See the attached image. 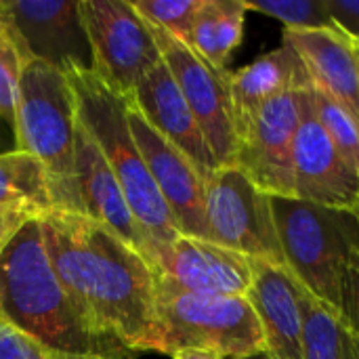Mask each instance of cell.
I'll use <instances>...</instances> for the list:
<instances>
[{
	"label": "cell",
	"mask_w": 359,
	"mask_h": 359,
	"mask_svg": "<svg viewBox=\"0 0 359 359\" xmlns=\"http://www.w3.org/2000/svg\"><path fill=\"white\" fill-rule=\"evenodd\" d=\"M294 198L359 212V172L322 128L313 109L311 88L303 90L301 124L294 139Z\"/></svg>",
	"instance_id": "8fae6325"
},
{
	"label": "cell",
	"mask_w": 359,
	"mask_h": 359,
	"mask_svg": "<svg viewBox=\"0 0 359 359\" xmlns=\"http://www.w3.org/2000/svg\"><path fill=\"white\" fill-rule=\"evenodd\" d=\"M160 57L170 69L183 99L198 120L219 166H233L238 135L229 95V69L219 72L200 59L187 44L149 23Z\"/></svg>",
	"instance_id": "30bf717a"
},
{
	"label": "cell",
	"mask_w": 359,
	"mask_h": 359,
	"mask_svg": "<svg viewBox=\"0 0 359 359\" xmlns=\"http://www.w3.org/2000/svg\"><path fill=\"white\" fill-rule=\"evenodd\" d=\"M130 4L145 21L166 29L189 46L194 17L202 0H133Z\"/></svg>",
	"instance_id": "484cf974"
},
{
	"label": "cell",
	"mask_w": 359,
	"mask_h": 359,
	"mask_svg": "<svg viewBox=\"0 0 359 359\" xmlns=\"http://www.w3.org/2000/svg\"><path fill=\"white\" fill-rule=\"evenodd\" d=\"M311 88L309 74L299 57V53L282 42L280 48L255 59L238 72H229V95L238 128L267 101L292 93Z\"/></svg>",
	"instance_id": "d6986e66"
},
{
	"label": "cell",
	"mask_w": 359,
	"mask_h": 359,
	"mask_svg": "<svg viewBox=\"0 0 359 359\" xmlns=\"http://www.w3.org/2000/svg\"><path fill=\"white\" fill-rule=\"evenodd\" d=\"M34 59L15 25L0 11V120L15 128V109L23 65Z\"/></svg>",
	"instance_id": "603a6c76"
},
{
	"label": "cell",
	"mask_w": 359,
	"mask_h": 359,
	"mask_svg": "<svg viewBox=\"0 0 359 359\" xmlns=\"http://www.w3.org/2000/svg\"><path fill=\"white\" fill-rule=\"evenodd\" d=\"M156 309L164 355L202 349L240 359L267 351L261 324L246 297L196 294L156 276Z\"/></svg>",
	"instance_id": "8992f818"
},
{
	"label": "cell",
	"mask_w": 359,
	"mask_h": 359,
	"mask_svg": "<svg viewBox=\"0 0 359 359\" xmlns=\"http://www.w3.org/2000/svg\"><path fill=\"white\" fill-rule=\"evenodd\" d=\"M303 90L267 101L240 128L233 166L269 198H294V139Z\"/></svg>",
	"instance_id": "9c48e42d"
},
{
	"label": "cell",
	"mask_w": 359,
	"mask_h": 359,
	"mask_svg": "<svg viewBox=\"0 0 359 359\" xmlns=\"http://www.w3.org/2000/svg\"><path fill=\"white\" fill-rule=\"evenodd\" d=\"M240 359H278L276 355H271L269 351H261V353H255V355H248V358H240Z\"/></svg>",
	"instance_id": "d6a6232c"
},
{
	"label": "cell",
	"mask_w": 359,
	"mask_h": 359,
	"mask_svg": "<svg viewBox=\"0 0 359 359\" xmlns=\"http://www.w3.org/2000/svg\"><path fill=\"white\" fill-rule=\"evenodd\" d=\"M93 53V72L120 97H128L162 57L147 21L126 0H80Z\"/></svg>",
	"instance_id": "ba28073f"
},
{
	"label": "cell",
	"mask_w": 359,
	"mask_h": 359,
	"mask_svg": "<svg viewBox=\"0 0 359 359\" xmlns=\"http://www.w3.org/2000/svg\"><path fill=\"white\" fill-rule=\"evenodd\" d=\"M246 13L244 0H202L194 17L189 48L210 67L227 72V63L244 38Z\"/></svg>",
	"instance_id": "ffe728a7"
},
{
	"label": "cell",
	"mask_w": 359,
	"mask_h": 359,
	"mask_svg": "<svg viewBox=\"0 0 359 359\" xmlns=\"http://www.w3.org/2000/svg\"><path fill=\"white\" fill-rule=\"evenodd\" d=\"M6 151H11V149H8V145H6V141L2 139V133H0V154H6Z\"/></svg>",
	"instance_id": "836d02e7"
},
{
	"label": "cell",
	"mask_w": 359,
	"mask_h": 359,
	"mask_svg": "<svg viewBox=\"0 0 359 359\" xmlns=\"http://www.w3.org/2000/svg\"><path fill=\"white\" fill-rule=\"evenodd\" d=\"M204 217L210 242L286 267L271 198L240 168L219 166L204 181Z\"/></svg>",
	"instance_id": "52a82bcc"
},
{
	"label": "cell",
	"mask_w": 359,
	"mask_h": 359,
	"mask_svg": "<svg viewBox=\"0 0 359 359\" xmlns=\"http://www.w3.org/2000/svg\"><path fill=\"white\" fill-rule=\"evenodd\" d=\"M0 208L29 221L55 210L46 172L34 156L19 149L0 154Z\"/></svg>",
	"instance_id": "44dd1931"
},
{
	"label": "cell",
	"mask_w": 359,
	"mask_h": 359,
	"mask_svg": "<svg viewBox=\"0 0 359 359\" xmlns=\"http://www.w3.org/2000/svg\"><path fill=\"white\" fill-rule=\"evenodd\" d=\"M284 263L297 282L339 313L341 286L351 257L359 250V212L271 198Z\"/></svg>",
	"instance_id": "5b68a950"
},
{
	"label": "cell",
	"mask_w": 359,
	"mask_h": 359,
	"mask_svg": "<svg viewBox=\"0 0 359 359\" xmlns=\"http://www.w3.org/2000/svg\"><path fill=\"white\" fill-rule=\"evenodd\" d=\"M124 99L147 120L156 133H160L170 145H175L194 162L204 181L219 168V162L198 120L194 118L170 69L162 59L143 74L135 90Z\"/></svg>",
	"instance_id": "9a60e30c"
},
{
	"label": "cell",
	"mask_w": 359,
	"mask_h": 359,
	"mask_svg": "<svg viewBox=\"0 0 359 359\" xmlns=\"http://www.w3.org/2000/svg\"><path fill=\"white\" fill-rule=\"evenodd\" d=\"M126 116L133 139L175 219L177 229L183 236L208 240L204 217V179L200 170L185 154L156 133L130 103H126Z\"/></svg>",
	"instance_id": "4fadbf2b"
},
{
	"label": "cell",
	"mask_w": 359,
	"mask_h": 359,
	"mask_svg": "<svg viewBox=\"0 0 359 359\" xmlns=\"http://www.w3.org/2000/svg\"><path fill=\"white\" fill-rule=\"evenodd\" d=\"M48 359H101V358H90V355H63V353H50V351H48Z\"/></svg>",
	"instance_id": "1f68e13d"
},
{
	"label": "cell",
	"mask_w": 359,
	"mask_h": 359,
	"mask_svg": "<svg viewBox=\"0 0 359 359\" xmlns=\"http://www.w3.org/2000/svg\"><path fill=\"white\" fill-rule=\"evenodd\" d=\"M248 11L273 17L284 29H334L326 0H244Z\"/></svg>",
	"instance_id": "d4e9b609"
},
{
	"label": "cell",
	"mask_w": 359,
	"mask_h": 359,
	"mask_svg": "<svg viewBox=\"0 0 359 359\" xmlns=\"http://www.w3.org/2000/svg\"><path fill=\"white\" fill-rule=\"evenodd\" d=\"M0 359H48V351L27 334L0 322Z\"/></svg>",
	"instance_id": "83f0119b"
},
{
	"label": "cell",
	"mask_w": 359,
	"mask_h": 359,
	"mask_svg": "<svg viewBox=\"0 0 359 359\" xmlns=\"http://www.w3.org/2000/svg\"><path fill=\"white\" fill-rule=\"evenodd\" d=\"M76 177L82 212L103 223L147 261V242L126 204L118 179L103 151L80 124V120L76 130Z\"/></svg>",
	"instance_id": "e0dca14e"
},
{
	"label": "cell",
	"mask_w": 359,
	"mask_h": 359,
	"mask_svg": "<svg viewBox=\"0 0 359 359\" xmlns=\"http://www.w3.org/2000/svg\"><path fill=\"white\" fill-rule=\"evenodd\" d=\"M151 271L168 284L212 297H246L252 284V259L210 240L179 236L162 248Z\"/></svg>",
	"instance_id": "5bb4252c"
},
{
	"label": "cell",
	"mask_w": 359,
	"mask_h": 359,
	"mask_svg": "<svg viewBox=\"0 0 359 359\" xmlns=\"http://www.w3.org/2000/svg\"><path fill=\"white\" fill-rule=\"evenodd\" d=\"M303 359H359V341L328 305L305 292L303 303Z\"/></svg>",
	"instance_id": "7402d4cb"
},
{
	"label": "cell",
	"mask_w": 359,
	"mask_h": 359,
	"mask_svg": "<svg viewBox=\"0 0 359 359\" xmlns=\"http://www.w3.org/2000/svg\"><path fill=\"white\" fill-rule=\"evenodd\" d=\"M38 223L55 276L88 324L135 353H162L149 263L86 215L50 210Z\"/></svg>",
	"instance_id": "6da1fadb"
},
{
	"label": "cell",
	"mask_w": 359,
	"mask_h": 359,
	"mask_svg": "<svg viewBox=\"0 0 359 359\" xmlns=\"http://www.w3.org/2000/svg\"><path fill=\"white\" fill-rule=\"evenodd\" d=\"M172 359H225L217 353H210V351H202V349H181V351H175Z\"/></svg>",
	"instance_id": "4dcf8cb0"
},
{
	"label": "cell",
	"mask_w": 359,
	"mask_h": 359,
	"mask_svg": "<svg viewBox=\"0 0 359 359\" xmlns=\"http://www.w3.org/2000/svg\"><path fill=\"white\" fill-rule=\"evenodd\" d=\"M311 80V88L334 99L359 120V63L353 40L334 29H284Z\"/></svg>",
	"instance_id": "ac0fdd59"
},
{
	"label": "cell",
	"mask_w": 359,
	"mask_h": 359,
	"mask_svg": "<svg viewBox=\"0 0 359 359\" xmlns=\"http://www.w3.org/2000/svg\"><path fill=\"white\" fill-rule=\"evenodd\" d=\"M78 109L67 76L50 63L23 65L15 109V149L34 156L48 179L53 208L82 212L76 177Z\"/></svg>",
	"instance_id": "277c9868"
},
{
	"label": "cell",
	"mask_w": 359,
	"mask_h": 359,
	"mask_svg": "<svg viewBox=\"0 0 359 359\" xmlns=\"http://www.w3.org/2000/svg\"><path fill=\"white\" fill-rule=\"evenodd\" d=\"M326 6L337 27L359 42V0H326Z\"/></svg>",
	"instance_id": "f1b7e54d"
},
{
	"label": "cell",
	"mask_w": 359,
	"mask_h": 359,
	"mask_svg": "<svg viewBox=\"0 0 359 359\" xmlns=\"http://www.w3.org/2000/svg\"><path fill=\"white\" fill-rule=\"evenodd\" d=\"M313 109L343 158L359 172V120L341 103L326 97L324 93L311 88Z\"/></svg>",
	"instance_id": "cb8c5ba5"
},
{
	"label": "cell",
	"mask_w": 359,
	"mask_h": 359,
	"mask_svg": "<svg viewBox=\"0 0 359 359\" xmlns=\"http://www.w3.org/2000/svg\"><path fill=\"white\" fill-rule=\"evenodd\" d=\"M0 11L34 59L50 63L63 74L93 69L80 0H0Z\"/></svg>",
	"instance_id": "7c38bea8"
},
{
	"label": "cell",
	"mask_w": 359,
	"mask_h": 359,
	"mask_svg": "<svg viewBox=\"0 0 359 359\" xmlns=\"http://www.w3.org/2000/svg\"><path fill=\"white\" fill-rule=\"evenodd\" d=\"M0 322L50 353L130 359L135 351L95 330L61 286L38 221H29L0 255Z\"/></svg>",
	"instance_id": "7a4b0ae2"
},
{
	"label": "cell",
	"mask_w": 359,
	"mask_h": 359,
	"mask_svg": "<svg viewBox=\"0 0 359 359\" xmlns=\"http://www.w3.org/2000/svg\"><path fill=\"white\" fill-rule=\"evenodd\" d=\"M65 76L76 97L78 120L109 162L126 204L147 242V263L151 267L154 257L175 242L181 231L177 229L175 219L133 139L126 101L93 69H69Z\"/></svg>",
	"instance_id": "3957f363"
},
{
	"label": "cell",
	"mask_w": 359,
	"mask_h": 359,
	"mask_svg": "<svg viewBox=\"0 0 359 359\" xmlns=\"http://www.w3.org/2000/svg\"><path fill=\"white\" fill-rule=\"evenodd\" d=\"M25 223H29V219H25L23 215L0 208V255L13 242V238L23 229Z\"/></svg>",
	"instance_id": "f546056e"
},
{
	"label": "cell",
	"mask_w": 359,
	"mask_h": 359,
	"mask_svg": "<svg viewBox=\"0 0 359 359\" xmlns=\"http://www.w3.org/2000/svg\"><path fill=\"white\" fill-rule=\"evenodd\" d=\"M305 288L284 265L252 261L248 303L261 324L267 351L278 359H303Z\"/></svg>",
	"instance_id": "2e32d148"
},
{
	"label": "cell",
	"mask_w": 359,
	"mask_h": 359,
	"mask_svg": "<svg viewBox=\"0 0 359 359\" xmlns=\"http://www.w3.org/2000/svg\"><path fill=\"white\" fill-rule=\"evenodd\" d=\"M353 40V38H351ZM353 44H355V55H358V63H359V42L358 40H353Z\"/></svg>",
	"instance_id": "e575fe53"
},
{
	"label": "cell",
	"mask_w": 359,
	"mask_h": 359,
	"mask_svg": "<svg viewBox=\"0 0 359 359\" xmlns=\"http://www.w3.org/2000/svg\"><path fill=\"white\" fill-rule=\"evenodd\" d=\"M339 316L359 341V250L351 257L343 278Z\"/></svg>",
	"instance_id": "4316f807"
}]
</instances>
